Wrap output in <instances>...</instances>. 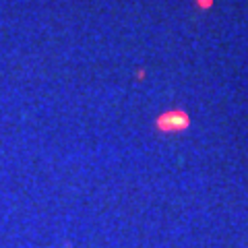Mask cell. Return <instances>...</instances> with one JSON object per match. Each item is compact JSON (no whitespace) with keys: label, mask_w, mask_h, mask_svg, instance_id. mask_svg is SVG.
Segmentation results:
<instances>
[{"label":"cell","mask_w":248,"mask_h":248,"mask_svg":"<svg viewBox=\"0 0 248 248\" xmlns=\"http://www.w3.org/2000/svg\"><path fill=\"white\" fill-rule=\"evenodd\" d=\"M188 114L182 112V110H170L166 114H161L157 122H155V126L159 130H164V133H176V130H184L188 128Z\"/></svg>","instance_id":"obj_1"},{"label":"cell","mask_w":248,"mask_h":248,"mask_svg":"<svg viewBox=\"0 0 248 248\" xmlns=\"http://www.w3.org/2000/svg\"><path fill=\"white\" fill-rule=\"evenodd\" d=\"M197 4L201 6V9H209V6L213 4V0H197Z\"/></svg>","instance_id":"obj_2"}]
</instances>
